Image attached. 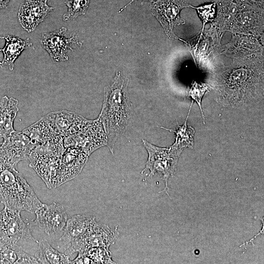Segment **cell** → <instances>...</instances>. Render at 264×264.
Returning a JSON list of instances; mask_svg holds the SVG:
<instances>
[{
    "label": "cell",
    "mask_w": 264,
    "mask_h": 264,
    "mask_svg": "<svg viewBox=\"0 0 264 264\" xmlns=\"http://www.w3.org/2000/svg\"><path fill=\"white\" fill-rule=\"evenodd\" d=\"M67 29L62 27L58 30L42 35L40 43L42 47L47 51L52 60L56 62L68 60L67 52L72 50L71 44H76L82 45V43L76 40V36L70 38L66 36Z\"/></svg>",
    "instance_id": "14"
},
{
    "label": "cell",
    "mask_w": 264,
    "mask_h": 264,
    "mask_svg": "<svg viewBox=\"0 0 264 264\" xmlns=\"http://www.w3.org/2000/svg\"><path fill=\"white\" fill-rule=\"evenodd\" d=\"M191 5L185 0H157L151 6L152 15L161 25L167 37L170 39H180L175 35L173 29L183 24L185 20L180 17L181 11Z\"/></svg>",
    "instance_id": "7"
},
{
    "label": "cell",
    "mask_w": 264,
    "mask_h": 264,
    "mask_svg": "<svg viewBox=\"0 0 264 264\" xmlns=\"http://www.w3.org/2000/svg\"><path fill=\"white\" fill-rule=\"evenodd\" d=\"M35 147L24 133L14 131L4 139L0 146V158L17 167L19 162L28 160Z\"/></svg>",
    "instance_id": "11"
},
{
    "label": "cell",
    "mask_w": 264,
    "mask_h": 264,
    "mask_svg": "<svg viewBox=\"0 0 264 264\" xmlns=\"http://www.w3.org/2000/svg\"><path fill=\"white\" fill-rule=\"evenodd\" d=\"M11 0H0V10L6 8Z\"/></svg>",
    "instance_id": "33"
},
{
    "label": "cell",
    "mask_w": 264,
    "mask_h": 264,
    "mask_svg": "<svg viewBox=\"0 0 264 264\" xmlns=\"http://www.w3.org/2000/svg\"><path fill=\"white\" fill-rule=\"evenodd\" d=\"M136 0H131L127 4H126L124 7L121 8V10H120V11H119V13L123 11L125 8H126L127 6H128V5H130L132 2ZM142 0L154 2L156 1L157 0Z\"/></svg>",
    "instance_id": "34"
},
{
    "label": "cell",
    "mask_w": 264,
    "mask_h": 264,
    "mask_svg": "<svg viewBox=\"0 0 264 264\" xmlns=\"http://www.w3.org/2000/svg\"><path fill=\"white\" fill-rule=\"evenodd\" d=\"M0 239L17 244L21 241L38 242L22 220L21 212L5 206L0 211Z\"/></svg>",
    "instance_id": "10"
},
{
    "label": "cell",
    "mask_w": 264,
    "mask_h": 264,
    "mask_svg": "<svg viewBox=\"0 0 264 264\" xmlns=\"http://www.w3.org/2000/svg\"><path fill=\"white\" fill-rule=\"evenodd\" d=\"M191 8L195 9L197 13L203 22V29L205 23L208 22L213 21L216 15V4L213 1V2L198 7L191 5Z\"/></svg>",
    "instance_id": "30"
},
{
    "label": "cell",
    "mask_w": 264,
    "mask_h": 264,
    "mask_svg": "<svg viewBox=\"0 0 264 264\" xmlns=\"http://www.w3.org/2000/svg\"><path fill=\"white\" fill-rule=\"evenodd\" d=\"M0 202L21 212L35 213L43 203L23 176L15 167L0 158Z\"/></svg>",
    "instance_id": "3"
},
{
    "label": "cell",
    "mask_w": 264,
    "mask_h": 264,
    "mask_svg": "<svg viewBox=\"0 0 264 264\" xmlns=\"http://www.w3.org/2000/svg\"><path fill=\"white\" fill-rule=\"evenodd\" d=\"M60 157L29 156V166L36 172L48 188L58 187V168Z\"/></svg>",
    "instance_id": "20"
},
{
    "label": "cell",
    "mask_w": 264,
    "mask_h": 264,
    "mask_svg": "<svg viewBox=\"0 0 264 264\" xmlns=\"http://www.w3.org/2000/svg\"><path fill=\"white\" fill-rule=\"evenodd\" d=\"M221 37L214 26L188 42H184L188 46L196 63L199 66L213 70V61L220 48Z\"/></svg>",
    "instance_id": "6"
},
{
    "label": "cell",
    "mask_w": 264,
    "mask_h": 264,
    "mask_svg": "<svg viewBox=\"0 0 264 264\" xmlns=\"http://www.w3.org/2000/svg\"><path fill=\"white\" fill-rule=\"evenodd\" d=\"M194 103L192 101L188 114L185 120L184 124L182 126L177 125L176 130L167 129L163 127L162 128L165 129L168 131L174 132L176 134L175 142L173 145L183 149V150L186 148H192L194 145V135L195 131L193 128L188 126L187 124V119L191 110V107Z\"/></svg>",
    "instance_id": "26"
},
{
    "label": "cell",
    "mask_w": 264,
    "mask_h": 264,
    "mask_svg": "<svg viewBox=\"0 0 264 264\" xmlns=\"http://www.w3.org/2000/svg\"><path fill=\"white\" fill-rule=\"evenodd\" d=\"M243 3L257 8L264 9V0H242Z\"/></svg>",
    "instance_id": "31"
},
{
    "label": "cell",
    "mask_w": 264,
    "mask_h": 264,
    "mask_svg": "<svg viewBox=\"0 0 264 264\" xmlns=\"http://www.w3.org/2000/svg\"><path fill=\"white\" fill-rule=\"evenodd\" d=\"M90 0H66L67 11L63 17V21L74 20L78 16L85 15Z\"/></svg>",
    "instance_id": "27"
},
{
    "label": "cell",
    "mask_w": 264,
    "mask_h": 264,
    "mask_svg": "<svg viewBox=\"0 0 264 264\" xmlns=\"http://www.w3.org/2000/svg\"><path fill=\"white\" fill-rule=\"evenodd\" d=\"M142 142L148 157L141 174L149 171L147 178L152 177L155 173L158 174L164 181L165 185L161 192H165L170 197L168 192L169 189L168 181L176 171L178 161L183 149L173 144L169 147L162 148L155 146L146 140L143 139Z\"/></svg>",
    "instance_id": "4"
},
{
    "label": "cell",
    "mask_w": 264,
    "mask_h": 264,
    "mask_svg": "<svg viewBox=\"0 0 264 264\" xmlns=\"http://www.w3.org/2000/svg\"><path fill=\"white\" fill-rule=\"evenodd\" d=\"M216 15L212 25L217 28L221 37L229 31L238 11L242 6V0H214Z\"/></svg>",
    "instance_id": "19"
},
{
    "label": "cell",
    "mask_w": 264,
    "mask_h": 264,
    "mask_svg": "<svg viewBox=\"0 0 264 264\" xmlns=\"http://www.w3.org/2000/svg\"><path fill=\"white\" fill-rule=\"evenodd\" d=\"M38 247L35 255L40 264H71L68 255L54 248L46 240L38 242Z\"/></svg>",
    "instance_id": "25"
},
{
    "label": "cell",
    "mask_w": 264,
    "mask_h": 264,
    "mask_svg": "<svg viewBox=\"0 0 264 264\" xmlns=\"http://www.w3.org/2000/svg\"><path fill=\"white\" fill-rule=\"evenodd\" d=\"M79 253L88 257L92 264H115L111 259V253L109 248L93 247Z\"/></svg>",
    "instance_id": "28"
},
{
    "label": "cell",
    "mask_w": 264,
    "mask_h": 264,
    "mask_svg": "<svg viewBox=\"0 0 264 264\" xmlns=\"http://www.w3.org/2000/svg\"><path fill=\"white\" fill-rule=\"evenodd\" d=\"M36 217L32 224L38 227L48 235L62 231L67 220L66 211L63 205L53 202L44 205L35 213Z\"/></svg>",
    "instance_id": "13"
},
{
    "label": "cell",
    "mask_w": 264,
    "mask_h": 264,
    "mask_svg": "<svg viewBox=\"0 0 264 264\" xmlns=\"http://www.w3.org/2000/svg\"><path fill=\"white\" fill-rule=\"evenodd\" d=\"M3 141H4V139L2 137L0 136V146L2 144Z\"/></svg>",
    "instance_id": "35"
},
{
    "label": "cell",
    "mask_w": 264,
    "mask_h": 264,
    "mask_svg": "<svg viewBox=\"0 0 264 264\" xmlns=\"http://www.w3.org/2000/svg\"><path fill=\"white\" fill-rule=\"evenodd\" d=\"M240 34L264 39V9L243 3L238 11L229 31Z\"/></svg>",
    "instance_id": "9"
},
{
    "label": "cell",
    "mask_w": 264,
    "mask_h": 264,
    "mask_svg": "<svg viewBox=\"0 0 264 264\" xmlns=\"http://www.w3.org/2000/svg\"><path fill=\"white\" fill-rule=\"evenodd\" d=\"M0 264H40L36 256L25 252L17 244L0 239Z\"/></svg>",
    "instance_id": "22"
},
{
    "label": "cell",
    "mask_w": 264,
    "mask_h": 264,
    "mask_svg": "<svg viewBox=\"0 0 264 264\" xmlns=\"http://www.w3.org/2000/svg\"><path fill=\"white\" fill-rule=\"evenodd\" d=\"M45 117L55 134L63 137L77 132L88 120L80 115L66 110L51 112Z\"/></svg>",
    "instance_id": "17"
},
{
    "label": "cell",
    "mask_w": 264,
    "mask_h": 264,
    "mask_svg": "<svg viewBox=\"0 0 264 264\" xmlns=\"http://www.w3.org/2000/svg\"><path fill=\"white\" fill-rule=\"evenodd\" d=\"M212 88L223 106L242 109L264 96V59H234L215 70Z\"/></svg>",
    "instance_id": "1"
},
{
    "label": "cell",
    "mask_w": 264,
    "mask_h": 264,
    "mask_svg": "<svg viewBox=\"0 0 264 264\" xmlns=\"http://www.w3.org/2000/svg\"><path fill=\"white\" fill-rule=\"evenodd\" d=\"M66 148L76 147L89 156L99 148L107 145L108 137L98 118L88 120L77 132L63 137Z\"/></svg>",
    "instance_id": "5"
},
{
    "label": "cell",
    "mask_w": 264,
    "mask_h": 264,
    "mask_svg": "<svg viewBox=\"0 0 264 264\" xmlns=\"http://www.w3.org/2000/svg\"><path fill=\"white\" fill-rule=\"evenodd\" d=\"M0 38L5 40L4 46L0 48V51L3 54V58L0 62V66H8L11 71L14 69V62L23 50L32 45L29 38L22 40L20 38L8 35L1 36Z\"/></svg>",
    "instance_id": "21"
},
{
    "label": "cell",
    "mask_w": 264,
    "mask_h": 264,
    "mask_svg": "<svg viewBox=\"0 0 264 264\" xmlns=\"http://www.w3.org/2000/svg\"><path fill=\"white\" fill-rule=\"evenodd\" d=\"M89 156L79 148H66L60 157L57 186L73 179L82 171L88 160Z\"/></svg>",
    "instance_id": "15"
},
{
    "label": "cell",
    "mask_w": 264,
    "mask_h": 264,
    "mask_svg": "<svg viewBox=\"0 0 264 264\" xmlns=\"http://www.w3.org/2000/svg\"><path fill=\"white\" fill-rule=\"evenodd\" d=\"M220 53L234 59H264L263 41L253 36L233 34Z\"/></svg>",
    "instance_id": "12"
},
{
    "label": "cell",
    "mask_w": 264,
    "mask_h": 264,
    "mask_svg": "<svg viewBox=\"0 0 264 264\" xmlns=\"http://www.w3.org/2000/svg\"><path fill=\"white\" fill-rule=\"evenodd\" d=\"M119 234L117 228L111 229L106 224L97 222L82 238L71 244L65 253L69 256L76 252H83L90 248H109L115 242Z\"/></svg>",
    "instance_id": "8"
},
{
    "label": "cell",
    "mask_w": 264,
    "mask_h": 264,
    "mask_svg": "<svg viewBox=\"0 0 264 264\" xmlns=\"http://www.w3.org/2000/svg\"><path fill=\"white\" fill-rule=\"evenodd\" d=\"M22 132L30 138L35 146L57 135L45 116L23 130Z\"/></svg>",
    "instance_id": "24"
},
{
    "label": "cell",
    "mask_w": 264,
    "mask_h": 264,
    "mask_svg": "<svg viewBox=\"0 0 264 264\" xmlns=\"http://www.w3.org/2000/svg\"><path fill=\"white\" fill-rule=\"evenodd\" d=\"M212 88V87L210 84L194 82L188 93V95L191 98L192 101H195L198 106L204 121L205 117L201 107V101L204 94Z\"/></svg>",
    "instance_id": "29"
},
{
    "label": "cell",
    "mask_w": 264,
    "mask_h": 264,
    "mask_svg": "<svg viewBox=\"0 0 264 264\" xmlns=\"http://www.w3.org/2000/svg\"><path fill=\"white\" fill-rule=\"evenodd\" d=\"M18 100L3 96L0 101V136L4 139L15 130L14 122L19 111Z\"/></svg>",
    "instance_id": "23"
},
{
    "label": "cell",
    "mask_w": 264,
    "mask_h": 264,
    "mask_svg": "<svg viewBox=\"0 0 264 264\" xmlns=\"http://www.w3.org/2000/svg\"><path fill=\"white\" fill-rule=\"evenodd\" d=\"M53 9L48 5L47 0H24L19 9L18 21L24 30L31 32Z\"/></svg>",
    "instance_id": "16"
},
{
    "label": "cell",
    "mask_w": 264,
    "mask_h": 264,
    "mask_svg": "<svg viewBox=\"0 0 264 264\" xmlns=\"http://www.w3.org/2000/svg\"><path fill=\"white\" fill-rule=\"evenodd\" d=\"M128 84V79L118 72L111 85L104 88L103 106L98 118L108 137L107 146L112 154L115 142L126 130L133 113Z\"/></svg>",
    "instance_id": "2"
},
{
    "label": "cell",
    "mask_w": 264,
    "mask_h": 264,
    "mask_svg": "<svg viewBox=\"0 0 264 264\" xmlns=\"http://www.w3.org/2000/svg\"><path fill=\"white\" fill-rule=\"evenodd\" d=\"M96 222L94 217L85 215H75L67 220L60 239L65 250L82 238Z\"/></svg>",
    "instance_id": "18"
},
{
    "label": "cell",
    "mask_w": 264,
    "mask_h": 264,
    "mask_svg": "<svg viewBox=\"0 0 264 264\" xmlns=\"http://www.w3.org/2000/svg\"><path fill=\"white\" fill-rule=\"evenodd\" d=\"M262 220V222H263V227L262 228V229L260 231V232L257 234H256L253 238H252L250 240H249V241H248L247 242H244L243 243H242L240 246V247H241L242 246H243V245H247L248 243H250V242L252 243V245H254L253 242H254V239L257 237H258L260 234H263V233H264V222H263V220Z\"/></svg>",
    "instance_id": "32"
}]
</instances>
